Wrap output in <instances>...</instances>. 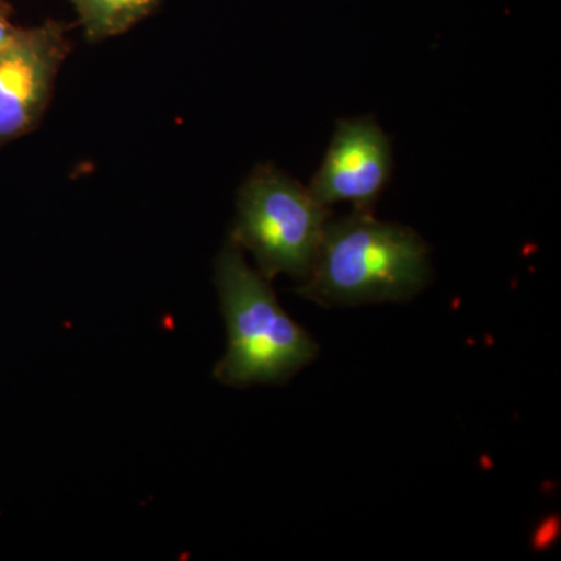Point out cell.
Instances as JSON below:
<instances>
[{"instance_id":"cell-1","label":"cell","mask_w":561,"mask_h":561,"mask_svg":"<svg viewBox=\"0 0 561 561\" xmlns=\"http://www.w3.org/2000/svg\"><path fill=\"white\" fill-rule=\"evenodd\" d=\"M431 276L426 242L409 227L353 210L330 220L298 291L320 306L411 300Z\"/></svg>"},{"instance_id":"cell-3","label":"cell","mask_w":561,"mask_h":561,"mask_svg":"<svg viewBox=\"0 0 561 561\" xmlns=\"http://www.w3.org/2000/svg\"><path fill=\"white\" fill-rule=\"evenodd\" d=\"M331 210L275 165H260L238 198L231 241L253 254L265 279L305 280L317 260Z\"/></svg>"},{"instance_id":"cell-4","label":"cell","mask_w":561,"mask_h":561,"mask_svg":"<svg viewBox=\"0 0 561 561\" xmlns=\"http://www.w3.org/2000/svg\"><path fill=\"white\" fill-rule=\"evenodd\" d=\"M68 51L65 27L55 21L21 28L0 51V147L39 124Z\"/></svg>"},{"instance_id":"cell-6","label":"cell","mask_w":561,"mask_h":561,"mask_svg":"<svg viewBox=\"0 0 561 561\" xmlns=\"http://www.w3.org/2000/svg\"><path fill=\"white\" fill-rule=\"evenodd\" d=\"M84 35L105 41L124 35L146 20L162 0H69Z\"/></svg>"},{"instance_id":"cell-7","label":"cell","mask_w":561,"mask_h":561,"mask_svg":"<svg viewBox=\"0 0 561 561\" xmlns=\"http://www.w3.org/2000/svg\"><path fill=\"white\" fill-rule=\"evenodd\" d=\"M20 31L21 27H16L11 22L10 10L7 9L5 3L0 2V51L5 50L13 43Z\"/></svg>"},{"instance_id":"cell-2","label":"cell","mask_w":561,"mask_h":561,"mask_svg":"<svg viewBox=\"0 0 561 561\" xmlns=\"http://www.w3.org/2000/svg\"><path fill=\"white\" fill-rule=\"evenodd\" d=\"M216 286L228 331L227 353L214 371L217 381L283 383L316 359L311 335L280 308L268 279L250 267L231 239L216 261Z\"/></svg>"},{"instance_id":"cell-5","label":"cell","mask_w":561,"mask_h":561,"mask_svg":"<svg viewBox=\"0 0 561 561\" xmlns=\"http://www.w3.org/2000/svg\"><path fill=\"white\" fill-rule=\"evenodd\" d=\"M391 171L393 150L378 122L371 116L342 119L308 190L328 208L345 202L354 210L373 213Z\"/></svg>"}]
</instances>
